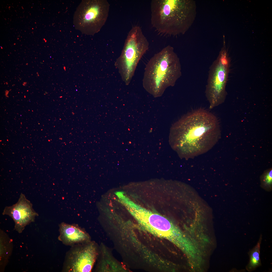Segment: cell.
<instances>
[{
	"mask_svg": "<svg viewBox=\"0 0 272 272\" xmlns=\"http://www.w3.org/2000/svg\"><path fill=\"white\" fill-rule=\"evenodd\" d=\"M176 139L186 147L189 157L207 151L217 142L220 135L217 117L208 110L200 108L191 111L174 125Z\"/></svg>",
	"mask_w": 272,
	"mask_h": 272,
	"instance_id": "1",
	"label": "cell"
},
{
	"mask_svg": "<svg viewBox=\"0 0 272 272\" xmlns=\"http://www.w3.org/2000/svg\"><path fill=\"white\" fill-rule=\"evenodd\" d=\"M151 23L159 33L166 35H183L193 24L196 15L193 0H152Z\"/></svg>",
	"mask_w": 272,
	"mask_h": 272,
	"instance_id": "2",
	"label": "cell"
},
{
	"mask_svg": "<svg viewBox=\"0 0 272 272\" xmlns=\"http://www.w3.org/2000/svg\"><path fill=\"white\" fill-rule=\"evenodd\" d=\"M179 58L173 47L168 45L155 54L147 64L142 80L145 89L154 97L162 95L181 76Z\"/></svg>",
	"mask_w": 272,
	"mask_h": 272,
	"instance_id": "3",
	"label": "cell"
},
{
	"mask_svg": "<svg viewBox=\"0 0 272 272\" xmlns=\"http://www.w3.org/2000/svg\"><path fill=\"white\" fill-rule=\"evenodd\" d=\"M149 43L141 28L133 26L129 31L121 53L115 63L123 81L128 85L137 65L149 48Z\"/></svg>",
	"mask_w": 272,
	"mask_h": 272,
	"instance_id": "4",
	"label": "cell"
},
{
	"mask_svg": "<svg viewBox=\"0 0 272 272\" xmlns=\"http://www.w3.org/2000/svg\"><path fill=\"white\" fill-rule=\"evenodd\" d=\"M139 223L148 231L173 243L186 254L194 251L185 235L172 222L164 217L146 209L141 213Z\"/></svg>",
	"mask_w": 272,
	"mask_h": 272,
	"instance_id": "5",
	"label": "cell"
},
{
	"mask_svg": "<svg viewBox=\"0 0 272 272\" xmlns=\"http://www.w3.org/2000/svg\"><path fill=\"white\" fill-rule=\"evenodd\" d=\"M110 5L106 0H83L74 15L75 29L83 34L93 36L98 32L108 18Z\"/></svg>",
	"mask_w": 272,
	"mask_h": 272,
	"instance_id": "6",
	"label": "cell"
},
{
	"mask_svg": "<svg viewBox=\"0 0 272 272\" xmlns=\"http://www.w3.org/2000/svg\"><path fill=\"white\" fill-rule=\"evenodd\" d=\"M225 43L209 71L205 93L210 109L223 103L227 95L230 60Z\"/></svg>",
	"mask_w": 272,
	"mask_h": 272,
	"instance_id": "7",
	"label": "cell"
},
{
	"mask_svg": "<svg viewBox=\"0 0 272 272\" xmlns=\"http://www.w3.org/2000/svg\"><path fill=\"white\" fill-rule=\"evenodd\" d=\"M97 254V246L93 242L90 241L72 246L66 254L62 271L90 272Z\"/></svg>",
	"mask_w": 272,
	"mask_h": 272,
	"instance_id": "8",
	"label": "cell"
},
{
	"mask_svg": "<svg viewBox=\"0 0 272 272\" xmlns=\"http://www.w3.org/2000/svg\"><path fill=\"white\" fill-rule=\"evenodd\" d=\"M2 214L8 215L13 219L15 223L14 229L19 233H22L25 227L33 222L36 217L38 216L33 209L32 203L22 193L17 202L12 206L5 207Z\"/></svg>",
	"mask_w": 272,
	"mask_h": 272,
	"instance_id": "9",
	"label": "cell"
},
{
	"mask_svg": "<svg viewBox=\"0 0 272 272\" xmlns=\"http://www.w3.org/2000/svg\"><path fill=\"white\" fill-rule=\"evenodd\" d=\"M58 239L66 245H74L90 241V237L83 229L78 225L62 223L59 226Z\"/></svg>",
	"mask_w": 272,
	"mask_h": 272,
	"instance_id": "10",
	"label": "cell"
},
{
	"mask_svg": "<svg viewBox=\"0 0 272 272\" xmlns=\"http://www.w3.org/2000/svg\"><path fill=\"white\" fill-rule=\"evenodd\" d=\"M262 239V236L261 234L256 245L248 253L250 259L246 267V269L248 272L253 271L261 265L260 252Z\"/></svg>",
	"mask_w": 272,
	"mask_h": 272,
	"instance_id": "11",
	"label": "cell"
},
{
	"mask_svg": "<svg viewBox=\"0 0 272 272\" xmlns=\"http://www.w3.org/2000/svg\"><path fill=\"white\" fill-rule=\"evenodd\" d=\"M1 232L0 235V257L1 262L2 261L7 260L8 257L9 256V247L11 244L9 239H8L7 235L5 233Z\"/></svg>",
	"mask_w": 272,
	"mask_h": 272,
	"instance_id": "12",
	"label": "cell"
},
{
	"mask_svg": "<svg viewBox=\"0 0 272 272\" xmlns=\"http://www.w3.org/2000/svg\"><path fill=\"white\" fill-rule=\"evenodd\" d=\"M272 170L271 168L266 171L263 174L261 179L263 186L266 187H271L272 185Z\"/></svg>",
	"mask_w": 272,
	"mask_h": 272,
	"instance_id": "13",
	"label": "cell"
},
{
	"mask_svg": "<svg viewBox=\"0 0 272 272\" xmlns=\"http://www.w3.org/2000/svg\"><path fill=\"white\" fill-rule=\"evenodd\" d=\"M9 91H8V90H6L5 91V92H5V95H6V97H8V93H9Z\"/></svg>",
	"mask_w": 272,
	"mask_h": 272,
	"instance_id": "14",
	"label": "cell"
}]
</instances>
